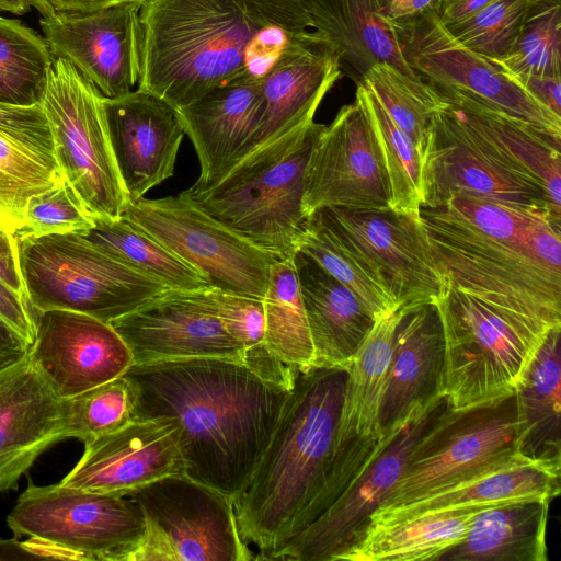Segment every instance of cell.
Wrapping results in <instances>:
<instances>
[{
  "label": "cell",
  "instance_id": "2e32d148",
  "mask_svg": "<svg viewBox=\"0 0 561 561\" xmlns=\"http://www.w3.org/2000/svg\"><path fill=\"white\" fill-rule=\"evenodd\" d=\"M314 216L375 274L399 307L436 304L447 283L420 216L387 209L324 207Z\"/></svg>",
  "mask_w": 561,
  "mask_h": 561
},
{
  "label": "cell",
  "instance_id": "e0dca14e",
  "mask_svg": "<svg viewBox=\"0 0 561 561\" xmlns=\"http://www.w3.org/2000/svg\"><path fill=\"white\" fill-rule=\"evenodd\" d=\"M324 207L390 208L388 178L376 138L355 100L324 125L308 160L304 213L309 218Z\"/></svg>",
  "mask_w": 561,
  "mask_h": 561
},
{
  "label": "cell",
  "instance_id": "f1b7e54d",
  "mask_svg": "<svg viewBox=\"0 0 561 561\" xmlns=\"http://www.w3.org/2000/svg\"><path fill=\"white\" fill-rule=\"evenodd\" d=\"M299 2L311 27L333 45L342 73L356 84L377 64H388L408 77L419 78L404 60L391 24L380 14L379 0Z\"/></svg>",
  "mask_w": 561,
  "mask_h": 561
},
{
  "label": "cell",
  "instance_id": "484cf974",
  "mask_svg": "<svg viewBox=\"0 0 561 561\" xmlns=\"http://www.w3.org/2000/svg\"><path fill=\"white\" fill-rule=\"evenodd\" d=\"M445 340L436 304L405 306L394 333L379 411L386 434L415 405L442 394Z\"/></svg>",
  "mask_w": 561,
  "mask_h": 561
},
{
  "label": "cell",
  "instance_id": "681fc988",
  "mask_svg": "<svg viewBox=\"0 0 561 561\" xmlns=\"http://www.w3.org/2000/svg\"><path fill=\"white\" fill-rule=\"evenodd\" d=\"M0 278L13 290L26 297L22 280L16 240L0 226Z\"/></svg>",
  "mask_w": 561,
  "mask_h": 561
},
{
  "label": "cell",
  "instance_id": "3957f363",
  "mask_svg": "<svg viewBox=\"0 0 561 561\" xmlns=\"http://www.w3.org/2000/svg\"><path fill=\"white\" fill-rule=\"evenodd\" d=\"M137 88L175 110L245 71L263 76L311 22L299 0H148Z\"/></svg>",
  "mask_w": 561,
  "mask_h": 561
},
{
  "label": "cell",
  "instance_id": "f35d334b",
  "mask_svg": "<svg viewBox=\"0 0 561 561\" xmlns=\"http://www.w3.org/2000/svg\"><path fill=\"white\" fill-rule=\"evenodd\" d=\"M355 101L364 110L376 138L388 178L390 208L419 217L422 195L414 144L364 82L356 84Z\"/></svg>",
  "mask_w": 561,
  "mask_h": 561
},
{
  "label": "cell",
  "instance_id": "5b68a950",
  "mask_svg": "<svg viewBox=\"0 0 561 561\" xmlns=\"http://www.w3.org/2000/svg\"><path fill=\"white\" fill-rule=\"evenodd\" d=\"M323 127L305 122L247 154L208 188L183 192L278 260L293 259L309 219L302 208L306 168Z\"/></svg>",
  "mask_w": 561,
  "mask_h": 561
},
{
  "label": "cell",
  "instance_id": "bcb514c9",
  "mask_svg": "<svg viewBox=\"0 0 561 561\" xmlns=\"http://www.w3.org/2000/svg\"><path fill=\"white\" fill-rule=\"evenodd\" d=\"M210 295L224 329L245 352L265 345L263 299L213 286Z\"/></svg>",
  "mask_w": 561,
  "mask_h": 561
},
{
  "label": "cell",
  "instance_id": "ac0fdd59",
  "mask_svg": "<svg viewBox=\"0 0 561 561\" xmlns=\"http://www.w3.org/2000/svg\"><path fill=\"white\" fill-rule=\"evenodd\" d=\"M140 3L90 12H53L39 20L55 58L69 61L107 99L138 84L141 70Z\"/></svg>",
  "mask_w": 561,
  "mask_h": 561
},
{
  "label": "cell",
  "instance_id": "7a4b0ae2",
  "mask_svg": "<svg viewBox=\"0 0 561 561\" xmlns=\"http://www.w3.org/2000/svg\"><path fill=\"white\" fill-rule=\"evenodd\" d=\"M420 221L445 280L517 330L546 339L561 327V218L526 204L454 197L421 205Z\"/></svg>",
  "mask_w": 561,
  "mask_h": 561
},
{
  "label": "cell",
  "instance_id": "8fae6325",
  "mask_svg": "<svg viewBox=\"0 0 561 561\" xmlns=\"http://www.w3.org/2000/svg\"><path fill=\"white\" fill-rule=\"evenodd\" d=\"M128 496L145 518L129 561H249L232 500L185 474L153 481Z\"/></svg>",
  "mask_w": 561,
  "mask_h": 561
},
{
  "label": "cell",
  "instance_id": "d590c367",
  "mask_svg": "<svg viewBox=\"0 0 561 561\" xmlns=\"http://www.w3.org/2000/svg\"><path fill=\"white\" fill-rule=\"evenodd\" d=\"M93 226L80 231L105 253L134 270L176 290L209 287L208 279L153 237L121 216L93 218Z\"/></svg>",
  "mask_w": 561,
  "mask_h": 561
},
{
  "label": "cell",
  "instance_id": "9f6ffc18",
  "mask_svg": "<svg viewBox=\"0 0 561 561\" xmlns=\"http://www.w3.org/2000/svg\"><path fill=\"white\" fill-rule=\"evenodd\" d=\"M39 106L41 104L33 106H14L0 103V119L25 116L33 113Z\"/></svg>",
  "mask_w": 561,
  "mask_h": 561
},
{
  "label": "cell",
  "instance_id": "d6986e66",
  "mask_svg": "<svg viewBox=\"0 0 561 561\" xmlns=\"http://www.w3.org/2000/svg\"><path fill=\"white\" fill-rule=\"evenodd\" d=\"M110 324L128 346L134 364L205 357L245 362L243 346L217 316L210 286L169 289Z\"/></svg>",
  "mask_w": 561,
  "mask_h": 561
},
{
  "label": "cell",
  "instance_id": "e575fe53",
  "mask_svg": "<svg viewBox=\"0 0 561 561\" xmlns=\"http://www.w3.org/2000/svg\"><path fill=\"white\" fill-rule=\"evenodd\" d=\"M519 453L561 469V327L553 328L515 389Z\"/></svg>",
  "mask_w": 561,
  "mask_h": 561
},
{
  "label": "cell",
  "instance_id": "680465c9",
  "mask_svg": "<svg viewBox=\"0 0 561 561\" xmlns=\"http://www.w3.org/2000/svg\"><path fill=\"white\" fill-rule=\"evenodd\" d=\"M379 445V444H378ZM375 449V448H374ZM371 449V450H374ZM366 451H370V450H366ZM334 453H351V451H334ZM353 453H364V451H353Z\"/></svg>",
  "mask_w": 561,
  "mask_h": 561
},
{
  "label": "cell",
  "instance_id": "9c48e42d",
  "mask_svg": "<svg viewBox=\"0 0 561 561\" xmlns=\"http://www.w3.org/2000/svg\"><path fill=\"white\" fill-rule=\"evenodd\" d=\"M436 306L445 340L442 394L450 407L513 393L546 339L517 330L448 283Z\"/></svg>",
  "mask_w": 561,
  "mask_h": 561
},
{
  "label": "cell",
  "instance_id": "9a60e30c",
  "mask_svg": "<svg viewBox=\"0 0 561 561\" xmlns=\"http://www.w3.org/2000/svg\"><path fill=\"white\" fill-rule=\"evenodd\" d=\"M390 24L409 67L436 92L469 95L561 138V116L538 103L497 65L456 39L434 10Z\"/></svg>",
  "mask_w": 561,
  "mask_h": 561
},
{
  "label": "cell",
  "instance_id": "603a6c76",
  "mask_svg": "<svg viewBox=\"0 0 561 561\" xmlns=\"http://www.w3.org/2000/svg\"><path fill=\"white\" fill-rule=\"evenodd\" d=\"M107 128L128 202L174 173L185 135L176 110L159 96L135 89L114 99L103 96Z\"/></svg>",
  "mask_w": 561,
  "mask_h": 561
},
{
  "label": "cell",
  "instance_id": "f546056e",
  "mask_svg": "<svg viewBox=\"0 0 561 561\" xmlns=\"http://www.w3.org/2000/svg\"><path fill=\"white\" fill-rule=\"evenodd\" d=\"M64 180L42 106L0 119V226L13 234L28 199Z\"/></svg>",
  "mask_w": 561,
  "mask_h": 561
},
{
  "label": "cell",
  "instance_id": "db71d44e",
  "mask_svg": "<svg viewBox=\"0 0 561 561\" xmlns=\"http://www.w3.org/2000/svg\"><path fill=\"white\" fill-rule=\"evenodd\" d=\"M495 0H437L434 8L438 20L445 25L467 20Z\"/></svg>",
  "mask_w": 561,
  "mask_h": 561
},
{
  "label": "cell",
  "instance_id": "ffe728a7",
  "mask_svg": "<svg viewBox=\"0 0 561 561\" xmlns=\"http://www.w3.org/2000/svg\"><path fill=\"white\" fill-rule=\"evenodd\" d=\"M35 320L28 358L62 399L119 377L134 364L110 323L68 310H35Z\"/></svg>",
  "mask_w": 561,
  "mask_h": 561
},
{
  "label": "cell",
  "instance_id": "277c9868",
  "mask_svg": "<svg viewBox=\"0 0 561 561\" xmlns=\"http://www.w3.org/2000/svg\"><path fill=\"white\" fill-rule=\"evenodd\" d=\"M347 367H295L271 439L243 490L232 499L243 540L267 560L301 531L328 471Z\"/></svg>",
  "mask_w": 561,
  "mask_h": 561
},
{
  "label": "cell",
  "instance_id": "c3c4849f",
  "mask_svg": "<svg viewBox=\"0 0 561 561\" xmlns=\"http://www.w3.org/2000/svg\"><path fill=\"white\" fill-rule=\"evenodd\" d=\"M538 103L561 116V78L545 76H510Z\"/></svg>",
  "mask_w": 561,
  "mask_h": 561
},
{
  "label": "cell",
  "instance_id": "f6af8a7d",
  "mask_svg": "<svg viewBox=\"0 0 561 561\" xmlns=\"http://www.w3.org/2000/svg\"><path fill=\"white\" fill-rule=\"evenodd\" d=\"M70 184L62 180L56 186L32 196L26 205L24 220L13 233L14 239L84 231L93 226Z\"/></svg>",
  "mask_w": 561,
  "mask_h": 561
},
{
  "label": "cell",
  "instance_id": "ab89813d",
  "mask_svg": "<svg viewBox=\"0 0 561 561\" xmlns=\"http://www.w3.org/2000/svg\"><path fill=\"white\" fill-rule=\"evenodd\" d=\"M298 250L346 286L376 320L400 308L371 270L314 216H310Z\"/></svg>",
  "mask_w": 561,
  "mask_h": 561
},
{
  "label": "cell",
  "instance_id": "6da1fadb",
  "mask_svg": "<svg viewBox=\"0 0 561 561\" xmlns=\"http://www.w3.org/2000/svg\"><path fill=\"white\" fill-rule=\"evenodd\" d=\"M294 366L205 357L133 364V420L175 424L185 476L231 500L251 478L288 397Z\"/></svg>",
  "mask_w": 561,
  "mask_h": 561
},
{
  "label": "cell",
  "instance_id": "5bb4252c",
  "mask_svg": "<svg viewBox=\"0 0 561 561\" xmlns=\"http://www.w3.org/2000/svg\"><path fill=\"white\" fill-rule=\"evenodd\" d=\"M447 405L443 394L415 405L386 432L373 457L339 499L267 560L335 561L392 492L410 451Z\"/></svg>",
  "mask_w": 561,
  "mask_h": 561
},
{
  "label": "cell",
  "instance_id": "74e56055",
  "mask_svg": "<svg viewBox=\"0 0 561 561\" xmlns=\"http://www.w3.org/2000/svg\"><path fill=\"white\" fill-rule=\"evenodd\" d=\"M55 57L44 37L19 20L0 16V103H42Z\"/></svg>",
  "mask_w": 561,
  "mask_h": 561
},
{
  "label": "cell",
  "instance_id": "f907efd6",
  "mask_svg": "<svg viewBox=\"0 0 561 561\" xmlns=\"http://www.w3.org/2000/svg\"><path fill=\"white\" fill-rule=\"evenodd\" d=\"M30 347L27 341L0 317V370L26 359Z\"/></svg>",
  "mask_w": 561,
  "mask_h": 561
},
{
  "label": "cell",
  "instance_id": "b9f144b4",
  "mask_svg": "<svg viewBox=\"0 0 561 561\" xmlns=\"http://www.w3.org/2000/svg\"><path fill=\"white\" fill-rule=\"evenodd\" d=\"M360 82L374 92L419 153L440 104L438 93L422 79L408 77L388 64L373 66Z\"/></svg>",
  "mask_w": 561,
  "mask_h": 561
},
{
  "label": "cell",
  "instance_id": "d6a6232c",
  "mask_svg": "<svg viewBox=\"0 0 561 561\" xmlns=\"http://www.w3.org/2000/svg\"><path fill=\"white\" fill-rule=\"evenodd\" d=\"M561 469L534 461H519L480 473L412 502L376 510L370 523H385L416 515L527 499L553 500L560 494ZM368 522V523H369Z\"/></svg>",
  "mask_w": 561,
  "mask_h": 561
},
{
  "label": "cell",
  "instance_id": "52a82bcc",
  "mask_svg": "<svg viewBox=\"0 0 561 561\" xmlns=\"http://www.w3.org/2000/svg\"><path fill=\"white\" fill-rule=\"evenodd\" d=\"M526 460L519 453L515 391L466 408L455 409L448 403L416 442L399 482L377 510L405 504Z\"/></svg>",
  "mask_w": 561,
  "mask_h": 561
},
{
  "label": "cell",
  "instance_id": "83f0119b",
  "mask_svg": "<svg viewBox=\"0 0 561 561\" xmlns=\"http://www.w3.org/2000/svg\"><path fill=\"white\" fill-rule=\"evenodd\" d=\"M437 93L517 174L561 209V138L469 95Z\"/></svg>",
  "mask_w": 561,
  "mask_h": 561
},
{
  "label": "cell",
  "instance_id": "7c38bea8",
  "mask_svg": "<svg viewBox=\"0 0 561 561\" xmlns=\"http://www.w3.org/2000/svg\"><path fill=\"white\" fill-rule=\"evenodd\" d=\"M123 216L201 272L210 286L264 299L278 259L203 211L184 192L128 202Z\"/></svg>",
  "mask_w": 561,
  "mask_h": 561
},
{
  "label": "cell",
  "instance_id": "816d5d0a",
  "mask_svg": "<svg viewBox=\"0 0 561 561\" xmlns=\"http://www.w3.org/2000/svg\"><path fill=\"white\" fill-rule=\"evenodd\" d=\"M148 0H32L42 16L53 12H90L121 3H140Z\"/></svg>",
  "mask_w": 561,
  "mask_h": 561
},
{
  "label": "cell",
  "instance_id": "44dd1931",
  "mask_svg": "<svg viewBox=\"0 0 561 561\" xmlns=\"http://www.w3.org/2000/svg\"><path fill=\"white\" fill-rule=\"evenodd\" d=\"M185 474L178 430L168 420H133L84 442V451L59 482L84 491L128 496L168 476Z\"/></svg>",
  "mask_w": 561,
  "mask_h": 561
},
{
  "label": "cell",
  "instance_id": "4fadbf2b",
  "mask_svg": "<svg viewBox=\"0 0 561 561\" xmlns=\"http://www.w3.org/2000/svg\"><path fill=\"white\" fill-rule=\"evenodd\" d=\"M419 160L423 206L473 196L537 206L561 218V209L517 174L442 98Z\"/></svg>",
  "mask_w": 561,
  "mask_h": 561
},
{
  "label": "cell",
  "instance_id": "cb8c5ba5",
  "mask_svg": "<svg viewBox=\"0 0 561 561\" xmlns=\"http://www.w3.org/2000/svg\"><path fill=\"white\" fill-rule=\"evenodd\" d=\"M65 439V403L27 357L0 370V493Z\"/></svg>",
  "mask_w": 561,
  "mask_h": 561
},
{
  "label": "cell",
  "instance_id": "7dc6e473",
  "mask_svg": "<svg viewBox=\"0 0 561 561\" xmlns=\"http://www.w3.org/2000/svg\"><path fill=\"white\" fill-rule=\"evenodd\" d=\"M0 317L14 328L30 345L36 334L35 310L26 297L13 290L0 278Z\"/></svg>",
  "mask_w": 561,
  "mask_h": 561
},
{
  "label": "cell",
  "instance_id": "60d3db41",
  "mask_svg": "<svg viewBox=\"0 0 561 561\" xmlns=\"http://www.w3.org/2000/svg\"><path fill=\"white\" fill-rule=\"evenodd\" d=\"M492 62L508 76L561 78V0H530L513 48Z\"/></svg>",
  "mask_w": 561,
  "mask_h": 561
},
{
  "label": "cell",
  "instance_id": "836d02e7",
  "mask_svg": "<svg viewBox=\"0 0 561 561\" xmlns=\"http://www.w3.org/2000/svg\"><path fill=\"white\" fill-rule=\"evenodd\" d=\"M483 507L448 508L398 520L369 522L335 561H438L463 538L471 518Z\"/></svg>",
  "mask_w": 561,
  "mask_h": 561
},
{
  "label": "cell",
  "instance_id": "4316f807",
  "mask_svg": "<svg viewBox=\"0 0 561 561\" xmlns=\"http://www.w3.org/2000/svg\"><path fill=\"white\" fill-rule=\"evenodd\" d=\"M317 366L347 367L375 319L346 286L312 257L293 256Z\"/></svg>",
  "mask_w": 561,
  "mask_h": 561
},
{
  "label": "cell",
  "instance_id": "1f68e13d",
  "mask_svg": "<svg viewBox=\"0 0 561 561\" xmlns=\"http://www.w3.org/2000/svg\"><path fill=\"white\" fill-rule=\"evenodd\" d=\"M549 499L499 503L477 512L463 538L438 561H547Z\"/></svg>",
  "mask_w": 561,
  "mask_h": 561
},
{
  "label": "cell",
  "instance_id": "30bf717a",
  "mask_svg": "<svg viewBox=\"0 0 561 561\" xmlns=\"http://www.w3.org/2000/svg\"><path fill=\"white\" fill-rule=\"evenodd\" d=\"M7 524L15 537L41 541L59 560L129 561L145 533L142 512L133 497L60 483H30Z\"/></svg>",
  "mask_w": 561,
  "mask_h": 561
},
{
  "label": "cell",
  "instance_id": "d4e9b609",
  "mask_svg": "<svg viewBox=\"0 0 561 561\" xmlns=\"http://www.w3.org/2000/svg\"><path fill=\"white\" fill-rule=\"evenodd\" d=\"M261 82L245 71L176 110L201 167L192 188L214 185L237 161L254 129Z\"/></svg>",
  "mask_w": 561,
  "mask_h": 561
},
{
  "label": "cell",
  "instance_id": "ba28073f",
  "mask_svg": "<svg viewBox=\"0 0 561 561\" xmlns=\"http://www.w3.org/2000/svg\"><path fill=\"white\" fill-rule=\"evenodd\" d=\"M62 174L92 218L117 219L128 197L114 157L103 95L55 58L41 103Z\"/></svg>",
  "mask_w": 561,
  "mask_h": 561
},
{
  "label": "cell",
  "instance_id": "4dcf8cb0",
  "mask_svg": "<svg viewBox=\"0 0 561 561\" xmlns=\"http://www.w3.org/2000/svg\"><path fill=\"white\" fill-rule=\"evenodd\" d=\"M403 312L404 307H400L378 317L350 362L332 450L374 448L385 436L379 427V411L391 364L396 328Z\"/></svg>",
  "mask_w": 561,
  "mask_h": 561
},
{
  "label": "cell",
  "instance_id": "6f0895ef",
  "mask_svg": "<svg viewBox=\"0 0 561 561\" xmlns=\"http://www.w3.org/2000/svg\"><path fill=\"white\" fill-rule=\"evenodd\" d=\"M32 0H0V10L22 15L31 11Z\"/></svg>",
  "mask_w": 561,
  "mask_h": 561
},
{
  "label": "cell",
  "instance_id": "8992f818",
  "mask_svg": "<svg viewBox=\"0 0 561 561\" xmlns=\"http://www.w3.org/2000/svg\"><path fill=\"white\" fill-rule=\"evenodd\" d=\"M31 307L68 310L111 323L164 291V284L114 259L80 231L16 239Z\"/></svg>",
  "mask_w": 561,
  "mask_h": 561
},
{
  "label": "cell",
  "instance_id": "11a10c76",
  "mask_svg": "<svg viewBox=\"0 0 561 561\" xmlns=\"http://www.w3.org/2000/svg\"><path fill=\"white\" fill-rule=\"evenodd\" d=\"M49 559L46 549L36 540L28 538L19 541L18 537L0 539V561Z\"/></svg>",
  "mask_w": 561,
  "mask_h": 561
},
{
  "label": "cell",
  "instance_id": "7402d4cb",
  "mask_svg": "<svg viewBox=\"0 0 561 561\" xmlns=\"http://www.w3.org/2000/svg\"><path fill=\"white\" fill-rule=\"evenodd\" d=\"M341 76L339 56L323 35L306 31L290 38L262 76L254 129L236 162L283 133L312 121Z\"/></svg>",
  "mask_w": 561,
  "mask_h": 561
},
{
  "label": "cell",
  "instance_id": "f5cc1de1",
  "mask_svg": "<svg viewBox=\"0 0 561 561\" xmlns=\"http://www.w3.org/2000/svg\"><path fill=\"white\" fill-rule=\"evenodd\" d=\"M437 0H379L380 14L388 23L413 20L427 10H434Z\"/></svg>",
  "mask_w": 561,
  "mask_h": 561
},
{
  "label": "cell",
  "instance_id": "ee69618b",
  "mask_svg": "<svg viewBox=\"0 0 561 561\" xmlns=\"http://www.w3.org/2000/svg\"><path fill=\"white\" fill-rule=\"evenodd\" d=\"M529 3L530 0H495L467 20L446 27L467 48L495 61L513 48Z\"/></svg>",
  "mask_w": 561,
  "mask_h": 561
},
{
  "label": "cell",
  "instance_id": "8d00e7d4",
  "mask_svg": "<svg viewBox=\"0 0 561 561\" xmlns=\"http://www.w3.org/2000/svg\"><path fill=\"white\" fill-rule=\"evenodd\" d=\"M263 305L270 353L288 366L312 365L313 346L293 259L272 264Z\"/></svg>",
  "mask_w": 561,
  "mask_h": 561
},
{
  "label": "cell",
  "instance_id": "7bdbcfd3",
  "mask_svg": "<svg viewBox=\"0 0 561 561\" xmlns=\"http://www.w3.org/2000/svg\"><path fill=\"white\" fill-rule=\"evenodd\" d=\"M64 403L65 438L84 443L133 421V390L123 375L64 399Z\"/></svg>",
  "mask_w": 561,
  "mask_h": 561
}]
</instances>
